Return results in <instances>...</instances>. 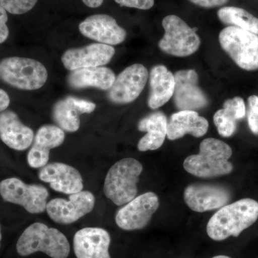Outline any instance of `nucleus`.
<instances>
[{
  "label": "nucleus",
  "instance_id": "f257e3e1",
  "mask_svg": "<svg viewBox=\"0 0 258 258\" xmlns=\"http://www.w3.org/2000/svg\"><path fill=\"white\" fill-rule=\"evenodd\" d=\"M258 219V203L252 199H242L220 208L207 225L212 240H225L231 236L238 237Z\"/></svg>",
  "mask_w": 258,
  "mask_h": 258
},
{
  "label": "nucleus",
  "instance_id": "f03ea898",
  "mask_svg": "<svg viewBox=\"0 0 258 258\" xmlns=\"http://www.w3.org/2000/svg\"><path fill=\"white\" fill-rule=\"evenodd\" d=\"M232 154L230 146L219 139H204L200 145V152L189 156L184 161L185 170L194 176L212 178L227 175L233 170L229 161Z\"/></svg>",
  "mask_w": 258,
  "mask_h": 258
},
{
  "label": "nucleus",
  "instance_id": "7ed1b4c3",
  "mask_svg": "<svg viewBox=\"0 0 258 258\" xmlns=\"http://www.w3.org/2000/svg\"><path fill=\"white\" fill-rule=\"evenodd\" d=\"M20 255L28 256L42 252L52 258H67L71 252L67 237L60 231L35 222L25 229L16 245Z\"/></svg>",
  "mask_w": 258,
  "mask_h": 258
},
{
  "label": "nucleus",
  "instance_id": "20e7f679",
  "mask_svg": "<svg viewBox=\"0 0 258 258\" xmlns=\"http://www.w3.org/2000/svg\"><path fill=\"white\" fill-rule=\"evenodd\" d=\"M143 166L132 158L121 159L111 166L107 173L103 191L115 205L122 206L137 197V183Z\"/></svg>",
  "mask_w": 258,
  "mask_h": 258
},
{
  "label": "nucleus",
  "instance_id": "39448f33",
  "mask_svg": "<svg viewBox=\"0 0 258 258\" xmlns=\"http://www.w3.org/2000/svg\"><path fill=\"white\" fill-rule=\"evenodd\" d=\"M47 77L46 68L34 59L10 57L0 60V80L12 87L25 91L40 89Z\"/></svg>",
  "mask_w": 258,
  "mask_h": 258
},
{
  "label": "nucleus",
  "instance_id": "423d86ee",
  "mask_svg": "<svg viewBox=\"0 0 258 258\" xmlns=\"http://www.w3.org/2000/svg\"><path fill=\"white\" fill-rule=\"evenodd\" d=\"M219 41L224 50L240 69H258V36L252 32L235 26L223 29Z\"/></svg>",
  "mask_w": 258,
  "mask_h": 258
},
{
  "label": "nucleus",
  "instance_id": "0eeeda50",
  "mask_svg": "<svg viewBox=\"0 0 258 258\" xmlns=\"http://www.w3.org/2000/svg\"><path fill=\"white\" fill-rule=\"evenodd\" d=\"M164 37L159 42L163 52L176 57H187L198 51L201 44L197 29L190 28L182 19L174 15L163 19Z\"/></svg>",
  "mask_w": 258,
  "mask_h": 258
},
{
  "label": "nucleus",
  "instance_id": "6e6552de",
  "mask_svg": "<svg viewBox=\"0 0 258 258\" xmlns=\"http://www.w3.org/2000/svg\"><path fill=\"white\" fill-rule=\"evenodd\" d=\"M0 195L5 202L20 205L31 214L42 213L47 208L49 192L45 186L27 184L18 178L0 182Z\"/></svg>",
  "mask_w": 258,
  "mask_h": 258
},
{
  "label": "nucleus",
  "instance_id": "1a4fd4ad",
  "mask_svg": "<svg viewBox=\"0 0 258 258\" xmlns=\"http://www.w3.org/2000/svg\"><path fill=\"white\" fill-rule=\"evenodd\" d=\"M159 206L155 193L147 192L125 204L115 215V222L122 230H142L147 227Z\"/></svg>",
  "mask_w": 258,
  "mask_h": 258
},
{
  "label": "nucleus",
  "instance_id": "9d476101",
  "mask_svg": "<svg viewBox=\"0 0 258 258\" xmlns=\"http://www.w3.org/2000/svg\"><path fill=\"white\" fill-rule=\"evenodd\" d=\"M96 199L88 191L70 195L69 200L56 198L47 204L46 211L51 220L69 225L92 211Z\"/></svg>",
  "mask_w": 258,
  "mask_h": 258
},
{
  "label": "nucleus",
  "instance_id": "9b49d317",
  "mask_svg": "<svg viewBox=\"0 0 258 258\" xmlns=\"http://www.w3.org/2000/svg\"><path fill=\"white\" fill-rule=\"evenodd\" d=\"M149 79V72L142 64H134L123 70L109 90L108 97L115 104H126L135 101L143 91Z\"/></svg>",
  "mask_w": 258,
  "mask_h": 258
},
{
  "label": "nucleus",
  "instance_id": "f8f14e48",
  "mask_svg": "<svg viewBox=\"0 0 258 258\" xmlns=\"http://www.w3.org/2000/svg\"><path fill=\"white\" fill-rule=\"evenodd\" d=\"M174 103L180 111H195L208 106V99L199 86V77L193 69L181 70L174 75Z\"/></svg>",
  "mask_w": 258,
  "mask_h": 258
},
{
  "label": "nucleus",
  "instance_id": "ddd939ff",
  "mask_svg": "<svg viewBox=\"0 0 258 258\" xmlns=\"http://www.w3.org/2000/svg\"><path fill=\"white\" fill-rule=\"evenodd\" d=\"M79 30L83 36L108 45L122 43L127 35L113 17L105 14L88 17L80 24Z\"/></svg>",
  "mask_w": 258,
  "mask_h": 258
},
{
  "label": "nucleus",
  "instance_id": "4468645a",
  "mask_svg": "<svg viewBox=\"0 0 258 258\" xmlns=\"http://www.w3.org/2000/svg\"><path fill=\"white\" fill-rule=\"evenodd\" d=\"M111 45L93 43L79 48L66 50L61 57L66 69L75 70L100 67L108 64L115 55Z\"/></svg>",
  "mask_w": 258,
  "mask_h": 258
},
{
  "label": "nucleus",
  "instance_id": "2eb2a0df",
  "mask_svg": "<svg viewBox=\"0 0 258 258\" xmlns=\"http://www.w3.org/2000/svg\"><path fill=\"white\" fill-rule=\"evenodd\" d=\"M184 199L193 211L205 212L225 206L230 201V193L220 185L194 184L185 189Z\"/></svg>",
  "mask_w": 258,
  "mask_h": 258
},
{
  "label": "nucleus",
  "instance_id": "dca6fc26",
  "mask_svg": "<svg viewBox=\"0 0 258 258\" xmlns=\"http://www.w3.org/2000/svg\"><path fill=\"white\" fill-rule=\"evenodd\" d=\"M111 236L104 229L86 227L74 237V249L77 258H111Z\"/></svg>",
  "mask_w": 258,
  "mask_h": 258
},
{
  "label": "nucleus",
  "instance_id": "f3484780",
  "mask_svg": "<svg viewBox=\"0 0 258 258\" xmlns=\"http://www.w3.org/2000/svg\"><path fill=\"white\" fill-rule=\"evenodd\" d=\"M39 178L44 182L49 183L50 187L58 192L72 195L83 189L82 176L73 166L55 162L41 168Z\"/></svg>",
  "mask_w": 258,
  "mask_h": 258
},
{
  "label": "nucleus",
  "instance_id": "a211bd4d",
  "mask_svg": "<svg viewBox=\"0 0 258 258\" xmlns=\"http://www.w3.org/2000/svg\"><path fill=\"white\" fill-rule=\"evenodd\" d=\"M64 140V131L53 125H42L37 131L28 154V163L32 168L47 165L50 149L60 147Z\"/></svg>",
  "mask_w": 258,
  "mask_h": 258
},
{
  "label": "nucleus",
  "instance_id": "6ab92c4d",
  "mask_svg": "<svg viewBox=\"0 0 258 258\" xmlns=\"http://www.w3.org/2000/svg\"><path fill=\"white\" fill-rule=\"evenodd\" d=\"M34 138L33 131L24 125L14 111L5 110L0 113V139L8 147L26 150L33 143Z\"/></svg>",
  "mask_w": 258,
  "mask_h": 258
},
{
  "label": "nucleus",
  "instance_id": "aec40b11",
  "mask_svg": "<svg viewBox=\"0 0 258 258\" xmlns=\"http://www.w3.org/2000/svg\"><path fill=\"white\" fill-rule=\"evenodd\" d=\"M208 120L200 116L198 112L183 110L171 115L168 120L166 137L169 140L181 139L186 134L200 138L208 132Z\"/></svg>",
  "mask_w": 258,
  "mask_h": 258
},
{
  "label": "nucleus",
  "instance_id": "412c9836",
  "mask_svg": "<svg viewBox=\"0 0 258 258\" xmlns=\"http://www.w3.org/2000/svg\"><path fill=\"white\" fill-rule=\"evenodd\" d=\"M115 75L108 68H87L71 71L67 78V82L73 89L96 88L103 91H109L115 82Z\"/></svg>",
  "mask_w": 258,
  "mask_h": 258
},
{
  "label": "nucleus",
  "instance_id": "4be33fe9",
  "mask_svg": "<svg viewBox=\"0 0 258 258\" xmlns=\"http://www.w3.org/2000/svg\"><path fill=\"white\" fill-rule=\"evenodd\" d=\"M174 75L164 66H155L150 73V93L148 106L157 109L164 106L174 96Z\"/></svg>",
  "mask_w": 258,
  "mask_h": 258
},
{
  "label": "nucleus",
  "instance_id": "5701e85b",
  "mask_svg": "<svg viewBox=\"0 0 258 258\" xmlns=\"http://www.w3.org/2000/svg\"><path fill=\"white\" fill-rule=\"evenodd\" d=\"M168 120L164 113L155 112L139 121L138 129L147 134L140 139L138 149L140 152L154 151L164 144L167 132Z\"/></svg>",
  "mask_w": 258,
  "mask_h": 258
},
{
  "label": "nucleus",
  "instance_id": "b1692460",
  "mask_svg": "<svg viewBox=\"0 0 258 258\" xmlns=\"http://www.w3.org/2000/svg\"><path fill=\"white\" fill-rule=\"evenodd\" d=\"M217 15L220 21L226 25L258 35V19L242 8L225 7L219 10Z\"/></svg>",
  "mask_w": 258,
  "mask_h": 258
},
{
  "label": "nucleus",
  "instance_id": "393cba45",
  "mask_svg": "<svg viewBox=\"0 0 258 258\" xmlns=\"http://www.w3.org/2000/svg\"><path fill=\"white\" fill-rule=\"evenodd\" d=\"M52 117L58 127L66 132H76L80 128L79 113L66 98L56 102L52 108Z\"/></svg>",
  "mask_w": 258,
  "mask_h": 258
},
{
  "label": "nucleus",
  "instance_id": "a878e982",
  "mask_svg": "<svg viewBox=\"0 0 258 258\" xmlns=\"http://www.w3.org/2000/svg\"><path fill=\"white\" fill-rule=\"evenodd\" d=\"M233 117L225 109L218 110L214 115V123L216 125L218 133L222 137H230L235 133L237 123Z\"/></svg>",
  "mask_w": 258,
  "mask_h": 258
},
{
  "label": "nucleus",
  "instance_id": "bb28decb",
  "mask_svg": "<svg viewBox=\"0 0 258 258\" xmlns=\"http://www.w3.org/2000/svg\"><path fill=\"white\" fill-rule=\"evenodd\" d=\"M38 0H0V5L13 15L28 13L35 6Z\"/></svg>",
  "mask_w": 258,
  "mask_h": 258
},
{
  "label": "nucleus",
  "instance_id": "cd10ccee",
  "mask_svg": "<svg viewBox=\"0 0 258 258\" xmlns=\"http://www.w3.org/2000/svg\"><path fill=\"white\" fill-rule=\"evenodd\" d=\"M223 109L230 113L236 120L242 119L245 115V104L242 98L235 97L232 99H229L224 103Z\"/></svg>",
  "mask_w": 258,
  "mask_h": 258
},
{
  "label": "nucleus",
  "instance_id": "c85d7f7f",
  "mask_svg": "<svg viewBox=\"0 0 258 258\" xmlns=\"http://www.w3.org/2000/svg\"><path fill=\"white\" fill-rule=\"evenodd\" d=\"M249 110L247 120L251 132L258 135V97L252 96L248 99Z\"/></svg>",
  "mask_w": 258,
  "mask_h": 258
},
{
  "label": "nucleus",
  "instance_id": "c756f323",
  "mask_svg": "<svg viewBox=\"0 0 258 258\" xmlns=\"http://www.w3.org/2000/svg\"><path fill=\"white\" fill-rule=\"evenodd\" d=\"M66 99L79 114L92 113L96 108V105L94 103L86 101V100L72 96L67 97Z\"/></svg>",
  "mask_w": 258,
  "mask_h": 258
},
{
  "label": "nucleus",
  "instance_id": "7c9ffc66",
  "mask_svg": "<svg viewBox=\"0 0 258 258\" xmlns=\"http://www.w3.org/2000/svg\"><path fill=\"white\" fill-rule=\"evenodd\" d=\"M120 7L137 8L147 10L151 9L154 5V0H114Z\"/></svg>",
  "mask_w": 258,
  "mask_h": 258
},
{
  "label": "nucleus",
  "instance_id": "2f4dec72",
  "mask_svg": "<svg viewBox=\"0 0 258 258\" xmlns=\"http://www.w3.org/2000/svg\"><path fill=\"white\" fill-rule=\"evenodd\" d=\"M8 20V13L4 8L0 5V44L6 41L9 36V28L7 25Z\"/></svg>",
  "mask_w": 258,
  "mask_h": 258
},
{
  "label": "nucleus",
  "instance_id": "473e14b6",
  "mask_svg": "<svg viewBox=\"0 0 258 258\" xmlns=\"http://www.w3.org/2000/svg\"><path fill=\"white\" fill-rule=\"evenodd\" d=\"M193 4L202 8H212L221 6L227 3L228 0H189Z\"/></svg>",
  "mask_w": 258,
  "mask_h": 258
},
{
  "label": "nucleus",
  "instance_id": "72a5a7b5",
  "mask_svg": "<svg viewBox=\"0 0 258 258\" xmlns=\"http://www.w3.org/2000/svg\"><path fill=\"white\" fill-rule=\"evenodd\" d=\"M10 98L9 95L4 90L0 88V113L5 111L10 106Z\"/></svg>",
  "mask_w": 258,
  "mask_h": 258
},
{
  "label": "nucleus",
  "instance_id": "f704fd0d",
  "mask_svg": "<svg viewBox=\"0 0 258 258\" xmlns=\"http://www.w3.org/2000/svg\"><path fill=\"white\" fill-rule=\"evenodd\" d=\"M82 1L88 8H99L103 4L104 0H82Z\"/></svg>",
  "mask_w": 258,
  "mask_h": 258
},
{
  "label": "nucleus",
  "instance_id": "c9c22d12",
  "mask_svg": "<svg viewBox=\"0 0 258 258\" xmlns=\"http://www.w3.org/2000/svg\"><path fill=\"white\" fill-rule=\"evenodd\" d=\"M212 258H231L230 257H228V256L226 255H217L215 256V257Z\"/></svg>",
  "mask_w": 258,
  "mask_h": 258
},
{
  "label": "nucleus",
  "instance_id": "e433bc0d",
  "mask_svg": "<svg viewBox=\"0 0 258 258\" xmlns=\"http://www.w3.org/2000/svg\"><path fill=\"white\" fill-rule=\"evenodd\" d=\"M1 241H2V232H1V226H0V247H1Z\"/></svg>",
  "mask_w": 258,
  "mask_h": 258
}]
</instances>
